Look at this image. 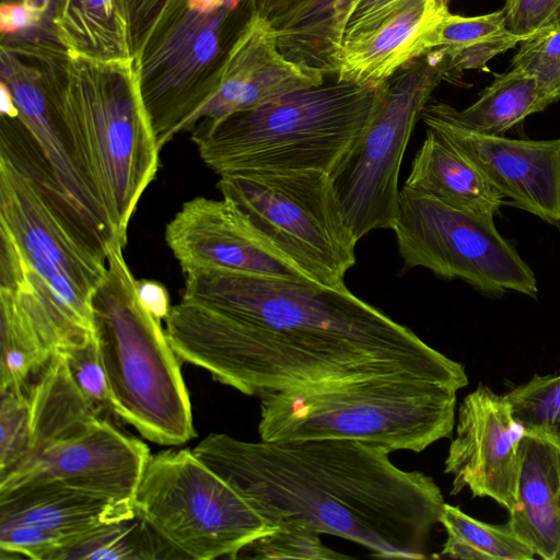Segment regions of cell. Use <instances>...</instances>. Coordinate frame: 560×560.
<instances>
[{"label": "cell", "instance_id": "31", "mask_svg": "<svg viewBox=\"0 0 560 560\" xmlns=\"http://www.w3.org/2000/svg\"><path fill=\"white\" fill-rule=\"evenodd\" d=\"M511 68L522 70L536 79L548 106L560 100V18L528 34L518 43Z\"/></svg>", "mask_w": 560, "mask_h": 560}, {"label": "cell", "instance_id": "17", "mask_svg": "<svg viewBox=\"0 0 560 560\" xmlns=\"http://www.w3.org/2000/svg\"><path fill=\"white\" fill-rule=\"evenodd\" d=\"M445 459L451 494L468 488L512 512L517 505L520 443L525 435L504 395L479 384L462 401Z\"/></svg>", "mask_w": 560, "mask_h": 560}, {"label": "cell", "instance_id": "30", "mask_svg": "<svg viewBox=\"0 0 560 560\" xmlns=\"http://www.w3.org/2000/svg\"><path fill=\"white\" fill-rule=\"evenodd\" d=\"M504 397L526 433L545 436L560 445V374H535Z\"/></svg>", "mask_w": 560, "mask_h": 560}, {"label": "cell", "instance_id": "23", "mask_svg": "<svg viewBox=\"0 0 560 560\" xmlns=\"http://www.w3.org/2000/svg\"><path fill=\"white\" fill-rule=\"evenodd\" d=\"M55 38L69 52L103 59H135L128 0H57Z\"/></svg>", "mask_w": 560, "mask_h": 560}, {"label": "cell", "instance_id": "29", "mask_svg": "<svg viewBox=\"0 0 560 560\" xmlns=\"http://www.w3.org/2000/svg\"><path fill=\"white\" fill-rule=\"evenodd\" d=\"M178 556L137 515L103 526L58 550L51 560H156Z\"/></svg>", "mask_w": 560, "mask_h": 560}, {"label": "cell", "instance_id": "34", "mask_svg": "<svg viewBox=\"0 0 560 560\" xmlns=\"http://www.w3.org/2000/svg\"><path fill=\"white\" fill-rule=\"evenodd\" d=\"M57 353L61 354L71 378L94 409L105 418L117 417L95 338Z\"/></svg>", "mask_w": 560, "mask_h": 560}, {"label": "cell", "instance_id": "33", "mask_svg": "<svg viewBox=\"0 0 560 560\" xmlns=\"http://www.w3.org/2000/svg\"><path fill=\"white\" fill-rule=\"evenodd\" d=\"M32 435V405L28 387L0 390V477L10 472L26 455Z\"/></svg>", "mask_w": 560, "mask_h": 560}, {"label": "cell", "instance_id": "7", "mask_svg": "<svg viewBox=\"0 0 560 560\" xmlns=\"http://www.w3.org/2000/svg\"><path fill=\"white\" fill-rule=\"evenodd\" d=\"M124 245L106 249V275L93 299L94 336L116 416L162 445L196 436L179 359L161 320L140 302Z\"/></svg>", "mask_w": 560, "mask_h": 560}, {"label": "cell", "instance_id": "41", "mask_svg": "<svg viewBox=\"0 0 560 560\" xmlns=\"http://www.w3.org/2000/svg\"><path fill=\"white\" fill-rule=\"evenodd\" d=\"M302 0H247L249 12L258 13L269 21L280 16Z\"/></svg>", "mask_w": 560, "mask_h": 560}, {"label": "cell", "instance_id": "16", "mask_svg": "<svg viewBox=\"0 0 560 560\" xmlns=\"http://www.w3.org/2000/svg\"><path fill=\"white\" fill-rule=\"evenodd\" d=\"M0 75L19 119L35 140L78 229L95 250L106 256L107 246L120 242L81 170L74 144L49 95L42 70L1 46Z\"/></svg>", "mask_w": 560, "mask_h": 560}, {"label": "cell", "instance_id": "32", "mask_svg": "<svg viewBox=\"0 0 560 560\" xmlns=\"http://www.w3.org/2000/svg\"><path fill=\"white\" fill-rule=\"evenodd\" d=\"M307 559L330 560L351 558L327 547L320 534L293 521L277 527L242 548L234 559Z\"/></svg>", "mask_w": 560, "mask_h": 560}, {"label": "cell", "instance_id": "38", "mask_svg": "<svg viewBox=\"0 0 560 560\" xmlns=\"http://www.w3.org/2000/svg\"><path fill=\"white\" fill-rule=\"evenodd\" d=\"M142 305L159 320L165 319L172 305L166 288L158 281L141 279L136 283Z\"/></svg>", "mask_w": 560, "mask_h": 560}, {"label": "cell", "instance_id": "39", "mask_svg": "<svg viewBox=\"0 0 560 560\" xmlns=\"http://www.w3.org/2000/svg\"><path fill=\"white\" fill-rule=\"evenodd\" d=\"M560 18V0H534L517 35L524 38Z\"/></svg>", "mask_w": 560, "mask_h": 560}, {"label": "cell", "instance_id": "13", "mask_svg": "<svg viewBox=\"0 0 560 560\" xmlns=\"http://www.w3.org/2000/svg\"><path fill=\"white\" fill-rule=\"evenodd\" d=\"M406 269L460 279L482 294L538 292L533 270L495 229L492 218L470 214L402 187L392 228Z\"/></svg>", "mask_w": 560, "mask_h": 560}, {"label": "cell", "instance_id": "26", "mask_svg": "<svg viewBox=\"0 0 560 560\" xmlns=\"http://www.w3.org/2000/svg\"><path fill=\"white\" fill-rule=\"evenodd\" d=\"M522 39L508 30L502 9L476 16L447 11L435 28L433 46L445 55L450 78L464 70H487L492 58Z\"/></svg>", "mask_w": 560, "mask_h": 560}, {"label": "cell", "instance_id": "19", "mask_svg": "<svg viewBox=\"0 0 560 560\" xmlns=\"http://www.w3.org/2000/svg\"><path fill=\"white\" fill-rule=\"evenodd\" d=\"M447 11L442 0H409L374 28L342 43L334 78L358 85H383L434 49L435 28Z\"/></svg>", "mask_w": 560, "mask_h": 560}, {"label": "cell", "instance_id": "35", "mask_svg": "<svg viewBox=\"0 0 560 560\" xmlns=\"http://www.w3.org/2000/svg\"><path fill=\"white\" fill-rule=\"evenodd\" d=\"M65 546V539L56 533L26 523H0L1 553L34 560H51Z\"/></svg>", "mask_w": 560, "mask_h": 560}, {"label": "cell", "instance_id": "11", "mask_svg": "<svg viewBox=\"0 0 560 560\" xmlns=\"http://www.w3.org/2000/svg\"><path fill=\"white\" fill-rule=\"evenodd\" d=\"M217 187L316 284L346 287L358 241L330 175L317 171L240 174L220 177Z\"/></svg>", "mask_w": 560, "mask_h": 560}, {"label": "cell", "instance_id": "45", "mask_svg": "<svg viewBox=\"0 0 560 560\" xmlns=\"http://www.w3.org/2000/svg\"><path fill=\"white\" fill-rule=\"evenodd\" d=\"M15 1L27 2V3H30V4L34 5V7L43 10L44 12H47L49 10L51 3L55 0H15Z\"/></svg>", "mask_w": 560, "mask_h": 560}, {"label": "cell", "instance_id": "10", "mask_svg": "<svg viewBox=\"0 0 560 560\" xmlns=\"http://www.w3.org/2000/svg\"><path fill=\"white\" fill-rule=\"evenodd\" d=\"M238 9L201 12L187 0H164L137 39L135 66L161 149L190 130L192 117L214 94Z\"/></svg>", "mask_w": 560, "mask_h": 560}, {"label": "cell", "instance_id": "12", "mask_svg": "<svg viewBox=\"0 0 560 560\" xmlns=\"http://www.w3.org/2000/svg\"><path fill=\"white\" fill-rule=\"evenodd\" d=\"M447 78L446 57L435 48L384 84L360 141L332 178L343 217L357 241L373 230L393 228L405 150L434 90Z\"/></svg>", "mask_w": 560, "mask_h": 560}, {"label": "cell", "instance_id": "14", "mask_svg": "<svg viewBox=\"0 0 560 560\" xmlns=\"http://www.w3.org/2000/svg\"><path fill=\"white\" fill-rule=\"evenodd\" d=\"M165 241L185 275L228 270L315 283L225 197L184 202L166 224Z\"/></svg>", "mask_w": 560, "mask_h": 560}, {"label": "cell", "instance_id": "1", "mask_svg": "<svg viewBox=\"0 0 560 560\" xmlns=\"http://www.w3.org/2000/svg\"><path fill=\"white\" fill-rule=\"evenodd\" d=\"M165 323L180 361L249 396L380 376L468 385L463 364L347 285L195 270Z\"/></svg>", "mask_w": 560, "mask_h": 560}, {"label": "cell", "instance_id": "27", "mask_svg": "<svg viewBox=\"0 0 560 560\" xmlns=\"http://www.w3.org/2000/svg\"><path fill=\"white\" fill-rule=\"evenodd\" d=\"M439 523L447 535L439 558L530 560L535 557V552L516 536L509 522L502 525L485 523L445 503Z\"/></svg>", "mask_w": 560, "mask_h": 560}, {"label": "cell", "instance_id": "42", "mask_svg": "<svg viewBox=\"0 0 560 560\" xmlns=\"http://www.w3.org/2000/svg\"><path fill=\"white\" fill-rule=\"evenodd\" d=\"M533 2L534 0H505L502 10L505 15L506 27L511 33L517 35L518 28Z\"/></svg>", "mask_w": 560, "mask_h": 560}, {"label": "cell", "instance_id": "40", "mask_svg": "<svg viewBox=\"0 0 560 560\" xmlns=\"http://www.w3.org/2000/svg\"><path fill=\"white\" fill-rule=\"evenodd\" d=\"M164 0H128L136 42Z\"/></svg>", "mask_w": 560, "mask_h": 560}, {"label": "cell", "instance_id": "3", "mask_svg": "<svg viewBox=\"0 0 560 560\" xmlns=\"http://www.w3.org/2000/svg\"><path fill=\"white\" fill-rule=\"evenodd\" d=\"M37 65L81 170L116 238L126 245L133 212L159 171L161 150L135 59L52 51L38 57Z\"/></svg>", "mask_w": 560, "mask_h": 560}, {"label": "cell", "instance_id": "44", "mask_svg": "<svg viewBox=\"0 0 560 560\" xmlns=\"http://www.w3.org/2000/svg\"><path fill=\"white\" fill-rule=\"evenodd\" d=\"M377 1L378 0H358L351 11L348 23L363 15L365 12L372 9Z\"/></svg>", "mask_w": 560, "mask_h": 560}, {"label": "cell", "instance_id": "28", "mask_svg": "<svg viewBox=\"0 0 560 560\" xmlns=\"http://www.w3.org/2000/svg\"><path fill=\"white\" fill-rule=\"evenodd\" d=\"M0 390L28 387L52 353L42 341L14 294L0 288Z\"/></svg>", "mask_w": 560, "mask_h": 560}, {"label": "cell", "instance_id": "25", "mask_svg": "<svg viewBox=\"0 0 560 560\" xmlns=\"http://www.w3.org/2000/svg\"><path fill=\"white\" fill-rule=\"evenodd\" d=\"M546 107L536 79L515 68L495 75L478 100L465 109L446 104L447 113L456 122L489 136H502Z\"/></svg>", "mask_w": 560, "mask_h": 560}, {"label": "cell", "instance_id": "8", "mask_svg": "<svg viewBox=\"0 0 560 560\" xmlns=\"http://www.w3.org/2000/svg\"><path fill=\"white\" fill-rule=\"evenodd\" d=\"M30 398L31 444L19 465L0 477V494L60 482L133 501L150 456L147 444L101 416L62 365L45 371Z\"/></svg>", "mask_w": 560, "mask_h": 560}, {"label": "cell", "instance_id": "37", "mask_svg": "<svg viewBox=\"0 0 560 560\" xmlns=\"http://www.w3.org/2000/svg\"><path fill=\"white\" fill-rule=\"evenodd\" d=\"M408 1L378 0L372 9L347 24L343 42L374 28Z\"/></svg>", "mask_w": 560, "mask_h": 560}, {"label": "cell", "instance_id": "4", "mask_svg": "<svg viewBox=\"0 0 560 560\" xmlns=\"http://www.w3.org/2000/svg\"><path fill=\"white\" fill-rule=\"evenodd\" d=\"M106 267L58 203L0 156V288L52 354L95 338L93 299Z\"/></svg>", "mask_w": 560, "mask_h": 560}, {"label": "cell", "instance_id": "9", "mask_svg": "<svg viewBox=\"0 0 560 560\" xmlns=\"http://www.w3.org/2000/svg\"><path fill=\"white\" fill-rule=\"evenodd\" d=\"M133 505L160 539L185 559H234L276 528L187 448L150 454Z\"/></svg>", "mask_w": 560, "mask_h": 560}, {"label": "cell", "instance_id": "15", "mask_svg": "<svg viewBox=\"0 0 560 560\" xmlns=\"http://www.w3.org/2000/svg\"><path fill=\"white\" fill-rule=\"evenodd\" d=\"M421 119L514 206L560 228V138L521 140L479 133L456 122L443 102L430 101Z\"/></svg>", "mask_w": 560, "mask_h": 560}, {"label": "cell", "instance_id": "22", "mask_svg": "<svg viewBox=\"0 0 560 560\" xmlns=\"http://www.w3.org/2000/svg\"><path fill=\"white\" fill-rule=\"evenodd\" d=\"M404 187L483 218L493 219L503 205V195L485 175L429 128Z\"/></svg>", "mask_w": 560, "mask_h": 560}, {"label": "cell", "instance_id": "20", "mask_svg": "<svg viewBox=\"0 0 560 560\" xmlns=\"http://www.w3.org/2000/svg\"><path fill=\"white\" fill-rule=\"evenodd\" d=\"M133 516L131 500L60 482L27 485L0 494V523L20 522L46 528L65 539L62 548L103 526Z\"/></svg>", "mask_w": 560, "mask_h": 560}, {"label": "cell", "instance_id": "5", "mask_svg": "<svg viewBox=\"0 0 560 560\" xmlns=\"http://www.w3.org/2000/svg\"><path fill=\"white\" fill-rule=\"evenodd\" d=\"M384 84L334 78L217 122L199 121L191 141L220 177L317 171L334 178L368 127Z\"/></svg>", "mask_w": 560, "mask_h": 560}, {"label": "cell", "instance_id": "43", "mask_svg": "<svg viewBox=\"0 0 560 560\" xmlns=\"http://www.w3.org/2000/svg\"><path fill=\"white\" fill-rule=\"evenodd\" d=\"M246 0H187L190 8L201 12H212L222 8H240Z\"/></svg>", "mask_w": 560, "mask_h": 560}, {"label": "cell", "instance_id": "21", "mask_svg": "<svg viewBox=\"0 0 560 560\" xmlns=\"http://www.w3.org/2000/svg\"><path fill=\"white\" fill-rule=\"evenodd\" d=\"M509 523L534 552L560 560V445L525 433L520 443L517 505Z\"/></svg>", "mask_w": 560, "mask_h": 560}, {"label": "cell", "instance_id": "2", "mask_svg": "<svg viewBox=\"0 0 560 560\" xmlns=\"http://www.w3.org/2000/svg\"><path fill=\"white\" fill-rule=\"evenodd\" d=\"M192 452L272 526L298 522L376 558H427L445 504L430 476L354 440L248 442L211 433Z\"/></svg>", "mask_w": 560, "mask_h": 560}, {"label": "cell", "instance_id": "46", "mask_svg": "<svg viewBox=\"0 0 560 560\" xmlns=\"http://www.w3.org/2000/svg\"><path fill=\"white\" fill-rule=\"evenodd\" d=\"M445 4H450L453 0H442Z\"/></svg>", "mask_w": 560, "mask_h": 560}, {"label": "cell", "instance_id": "18", "mask_svg": "<svg viewBox=\"0 0 560 560\" xmlns=\"http://www.w3.org/2000/svg\"><path fill=\"white\" fill-rule=\"evenodd\" d=\"M325 79L323 72L285 57L270 21L249 12L225 55L215 92L192 117L190 130L199 121H220Z\"/></svg>", "mask_w": 560, "mask_h": 560}, {"label": "cell", "instance_id": "6", "mask_svg": "<svg viewBox=\"0 0 560 560\" xmlns=\"http://www.w3.org/2000/svg\"><path fill=\"white\" fill-rule=\"evenodd\" d=\"M457 390L412 376H380L260 396L264 441L354 440L422 452L450 438Z\"/></svg>", "mask_w": 560, "mask_h": 560}, {"label": "cell", "instance_id": "36", "mask_svg": "<svg viewBox=\"0 0 560 560\" xmlns=\"http://www.w3.org/2000/svg\"><path fill=\"white\" fill-rule=\"evenodd\" d=\"M46 12L23 1H8L0 7V30L2 36L25 33L37 26Z\"/></svg>", "mask_w": 560, "mask_h": 560}, {"label": "cell", "instance_id": "24", "mask_svg": "<svg viewBox=\"0 0 560 560\" xmlns=\"http://www.w3.org/2000/svg\"><path fill=\"white\" fill-rule=\"evenodd\" d=\"M357 1L302 0L270 21L280 50L290 60L334 78L336 57Z\"/></svg>", "mask_w": 560, "mask_h": 560}]
</instances>
